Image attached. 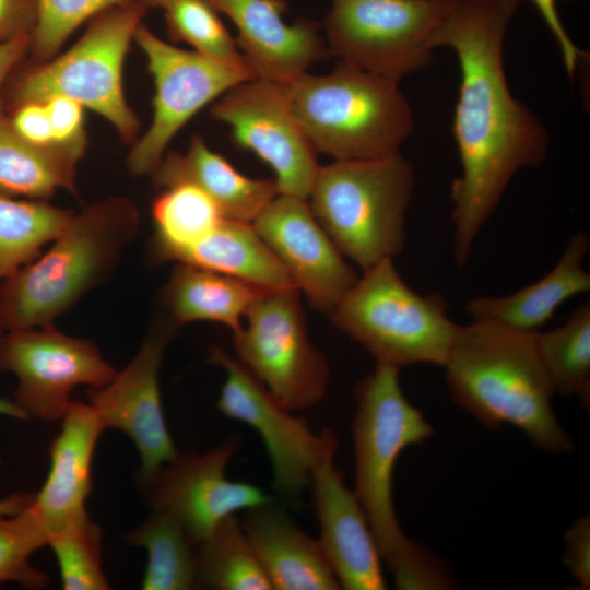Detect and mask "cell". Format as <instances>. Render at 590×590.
I'll list each match as a JSON object with an SVG mask.
<instances>
[{"label":"cell","instance_id":"cell-1","mask_svg":"<svg viewBox=\"0 0 590 590\" xmlns=\"http://www.w3.org/2000/svg\"><path fill=\"white\" fill-rule=\"evenodd\" d=\"M520 1L452 0L437 34V47H450L460 69L452 132L461 172L450 189L458 268L468 263L514 176L548 154L547 129L514 96L505 73V36Z\"/></svg>","mask_w":590,"mask_h":590},{"label":"cell","instance_id":"cell-2","mask_svg":"<svg viewBox=\"0 0 590 590\" xmlns=\"http://www.w3.org/2000/svg\"><path fill=\"white\" fill-rule=\"evenodd\" d=\"M354 398L353 492L367 516L381 559L398 589H451L455 582L448 568L424 545L405 536L393 505L396 462L405 448L433 436V426L404 396L394 366L376 363L356 384Z\"/></svg>","mask_w":590,"mask_h":590},{"label":"cell","instance_id":"cell-3","mask_svg":"<svg viewBox=\"0 0 590 590\" xmlns=\"http://www.w3.org/2000/svg\"><path fill=\"white\" fill-rule=\"evenodd\" d=\"M538 331L487 320L460 326L444 364L452 401L488 429L508 424L539 449L566 453L574 442L553 408Z\"/></svg>","mask_w":590,"mask_h":590},{"label":"cell","instance_id":"cell-4","mask_svg":"<svg viewBox=\"0 0 590 590\" xmlns=\"http://www.w3.org/2000/svg\"><path fill=\"white\" fill-rule=\"evenodd\" d=\"M137 210L108 199L73 215L39 253L0 285V322L5 331L45 327L104 283L135 237Z\"/></svg>","mask_w":590,"mask_h":590},{"label":"cell","instance_id":"cell-5","mask_svg":"<svg viewBox=\"0 0 590 590\" xmlns=\"http://www.w3.org/2000/svg\"><path fill=\"white\" fill-rule=\"evenodd\" d=\"M287 88L312 149L334 161L398 154L414 128L399 81L342 61L327 74L306 71Z\"/></svg>","mask_w":590,"mask_h":590},{"label":"cell","instance_id":"cell-6","mask_svg":"<svg viewBox=\"0 0 590 590\" xmlns=\"http://www.w3.org/2000/svg\"><path fill=\"white\" fill-rule=\"evenodd\" d=\"M414 184L401 153L333 161L319 167L308 203L341 253L365 271L403 250Z\"/></svg>","mask_w":590,"mask_h":590},{"label":"cell","instance_id":"cell-7","mask_svg":"<svg viewBox=\"0 0 590 590\" xmlns=\"http://www.w3.org/2000/svg\"><path fill=\"white\" fill-rule=\"evenodd\" d=\"M392 260L363 271L330 318L376 363L399 369L420 363L444 366L460 326L448 317L442 295L416 293Z\"/></svg>","mask_w":590,"mask_h":590},{"label":"cell","instance_id":"cell-8","mask_svg":"<svg viewBox=\"0 0 590 590\" xmlns=\"http://www.w3.org/2000/svg\"><path fill=\"white\" fill-rule=\"evenodd\" d=\"M149 8L137 0L93 17L72 48L23 78L19 104L64 95L104 117L126 141L133 140L139 120L123 95L122 66Z\"/></svg>","mask_w":590,"mask_h":590},{"label":"cell","instance_id":"cell-9","mask_svg":"<svg viewBox=\"0 0 590 590\" xmlns=\"http://www.w3.org/2000/svg\"><path fill=\"white\" fill-rule=\"evenodd\" d=\"M328 52L358 69L400 80L426 66L452 0H329Z\"/></svg>","mask_w":590,"mask_h":590},{"label":"cell","instance_id":"cell-10","mask_svg":"<svg viewBox=\"0 0 590 590\" xmlns=\"http://www.w3.org/2000/svg\"><path fill=\"white\" fill-rule=\"evenodd\" d=\"M245 318L234 333L237 359L291 411L318 404L330 369L309 339L299 291H264Z\"/></svg>","mask_w":590,"mask_h":590},{"label":"cell","instance_id":"cell-11","mask_svg":"<svg viewBox=\"0 0 590 590\" xmlns=\"http://www.w3.org/2000/svg\"><path fill=\"white\" fill-rule=\"evenodd\" d=\"M209 361L226 373L217 410L257 430L272 464L275 491L295 502L309 486L324 453L339 445L337 436L328 428L315 434L303 417L293 415L239 359L220 346L210 349Z\"/></svg>","mask_w":590,"mask_h":590},{"label":"cell","instance_id":"cell-12","mask_svg":"<svg viewBox=\"0 0 590 590\" xmlns=\"http://www.w3.org/2000/svg\"><path fill=\"white\" fill-rule=\"evenodd\" d=\"M134 39L146 56L155 84L152 123L128 157L130 170L142 175L152 173L172 139L200 109L256 74L250 69L175 47L143 23Z\"/></svg>","mask_w":590,"mask_h":590},{"label":"cell","instance_id":"cell-13","mask_svg":"<svg viewBox=\"0 0 590 590\" xmlns=\"http://www.w3.org/2000/svg\"><path fill=\"white\" fill-rule=\"evenodd\" d=\"M211 116L231 128L233 141L274 173L280 194L308 199L320 165L292 106L286 83L245 80L221 95Z\"/></svg>","mask_w":590,"mask_h":590},{"label":"cell","instance_id":"cell-14","mask_svg":"<svg viewBox=\"0 0 590 590\" xmlns=\"http://www.w3.org/2000/svg\"><path fill=\"white\" fill-rule=\"evenodd\" d=\"M0 371L16 377L13 401L27 417L50 422L64 415L74 388H101L116 374L92 341L67 335L52 324L7 331Z\"/></svg>","mask_w":590,"mask_h":590},{"label":"cell","instance_id":"cell-15","mask_svg":"<svg viewBox=\"0 0 590 590\" xmlns=\"http://www.w3.org/2000/svg\"><path fill=\"white\" fill-rule=\"evenodd\" d=\"M240 446L237 435L203 453H186L146 476L138 488L151 510L170 515L199 544L225 517L271 500L260 487L226 477Z\"/></svg>","mask_w":590,"mask_h":590},{"label":"cell","instance_id":"cell-16","mask_svg":"<svg viewBox=\"0 0 590 590\" xmlns=\"http://www.w3.org/2000/svg\"><path fill=\"white\" fill-rule=\"evenodd\" d=\"M175 330L167 319L154 323L129 364L105 386L87 391L104 429L120 430L133 441L141 459L137 476L151 474L179 455L166 425L158 384Z\"/></svg>","mask_w":590,"mask_h":590},{"label":"cell","instance_id":"cell-17","mask_svg":"<svg viewBox=\"0 0 590 590\" xmlns=\"http://www.w3.org/2000/svg\"><path fill=\"white\" fill-rule=\"evenodd\" d=\"M251 224L316 308L330 312L358 279L307 199L279 193Z\"/></svg>","mask_w":590,"mask_h":590},{"label":"cell","instance_id":"cell-18","mask_svg":"<svg viewBox=\"0 0 590 590\" xmlns=\"http://www.w3.org/2000/svg\"><path fill=\"white\" fill-rule=\"evenodd\" d=\"M338 446L324 453L311 473L318 541L341 589L385 590L381 556L367 516L334 464Z\"/></svg>","mask_w":590,"mask_h":590},{"label":"cell","instance_id":"cell-19","mask_svg":"<svg viewBox=\"0 0 590 590\" xmlns=\"http://www.w3.org/2000/svg\"><path fill=\"white\" fill-rule=\"evenodd\" d=\"M237 30L235 38L256 76L290 83L329 56L316 21H284L286 0H206Z\"/></svg>","mask_w":590,"mask_h":590},{"label":"cell","instance_id":"cell-20","mask_svg":"<svg viewBox=\"0 0 590 590\" xmlns=\"http://www.w3.org/2000/svg\"><path fill=\"white\" fill-rule=\"evenodd\" d=\"M104 427L90 403L71 401L50 445V465L31 508L50 535L88 518L92 463Z\"/></svg>","mask_w":590,"mask_h":590},{"label":"cell","instance_id":"cell-21","mask_svg":"<svg viewBox=\"0 0 590 590\" xmlns=\"http://www.w3.org/2000/svg\"><path fill=\"white\" fill-rule=\"evenodd\" d=\"M240 522L272 589H341L319 541L273 499L247 509Z\"/></svg>","mask_w":590,"mask_h":590},{"label":"cell","instance_id":"cell-22","mask_svg":"<svg viewBox=\"0 0 590 590\" xmlns=\"http://www.w3.org/2000/svg\"><path fill=\"white\" fill-rule=\"evenodd\" d=\"M589 235L575 233L557 263L536 282L507 296H475L464 309L471 320H487L524 331H539L567 299L589 293L590 274L583 260Z\"/></svg>","mask_w":590,"mask_h":590},{"label":"cell","instance_id":"cell-23","mask_svg":"<svg viewBox=\"0 0 590 590\" xmlns=\"http://www.w3.org/2000/svg\"><path fill=\"white\" fill-rule=\"evenodd\" d=\"M156 186L190 184L208 194L225 219L251 223L279 194L274 178H250L196 135L185 153L162 157L152 170Z\"/></svg>","mask_w":590,"mask_h":590},{"label":"cell","instance_id":"cell-24","mask_svg":"<svg viewBox=\"0 0 590 590\" xmlns=\"http://www.w3.org/2000/svg\"><path fill=\"white\" fill-rule=\"evenodd\" d=\"M264 291L229 275L178 262L162 297L169 314L167 320L176 328L212 321L227 326L235 333Z\"/></svg>","mask_w":590,"mask_h":590},{"label":"cell","instance_id":"cell-25","mask_svg":"<svg viewBox=\"0 0 590 590\" xmlns=\"http://www.w3.org/2000/svg\"><path fill=\"white\" fill-rule=\"evenodd\" d=\"M174 261L229 275L267 291L296 288L285 268L249 222L224 217Z\"/></svg>","mask_w":590,"mask_h":590},{"label":"cell","instance_id":"cell-26","mask_svg":"<svg viewBox=\"0 0 590 590\" xmlns=\"http://www.w3.org/2000/svg\"><path fill=\"white\" fill-rule=\"evenodd\" d=\"M74 157L34 145L0 116V194L46 200L57 189L75 191Z\"/></svg>","mask_w":590,"mask_h":590},{"label":"cell","instance_id":"cell-27","mask_svg":"<svg viewBox=\"0 0 590 590\" xmlns=\"http://www.w3.org/2000/svg\"><path fill=\"white\" fill-rule=\"evenodd\" d=\"M128 544L148 552L142 579L144 590L196 588L198 545L170 515L151 510L150 516L126 535Z\"/></svg>","mask_w":590,"mask_h":590},{"label":"cell","instance_id":"cell-28","mask_svg":"<svg viewBox=\"0 0 590 590\" xmlns=\"http://www.w3.org/2000/svg\"><path fill=\"white\" fill-rule=\"evenodd\" d=\"M196 588L273 590L235 514L222 519L198 544Z\"/></svg>","mask_w":590,"mask_h":590},{"label":"cell","instance_id":"cell-29","mask_svg":"<svg viewBox=\"0 0 590 590\" xmlns=\"http://www.w3.org/2000/svg\"><path fill=\"white\" fill-rule=\"evenodd\" d=\"M155 232L152 251L155 259L174 261L224 219L215 202L190 184L164 188L152 204Z\"/></svg>","mask_w":590,"mask_h":590},{"label":"cell","instance_id":"cell-30","mask_svg":"<svg viewBox=\"0 0 590 590\" xmlns=\"http://www.w3.org/2000/svg\"><path fill=\"white\" fill-rule=\"evenodd\" d=\"M73 212L45 200L0 194V285L39 256L70 223Z\"/></svg>","mask_w":590,"mask_h":590},{"label":"cell","instance_id":"cell-31","mask_svg":"<svg viewBox=\"0 0 590 590\" xmlns=\"http://www.w3.org/2000/svg\"><path fill=\"white\" fill-rule=\"evenodd\" d=\"M538 350L555 393L577 397L590 408V304L576 307L566 321L536 334Z\"/></svg>","mask_w":590,"mask_h":590},{"label":"cell","instance_id":"cell-32","mask_svg":"<svg viewBox=\"0 0 590 590\" xmlns=\"http://www.w3.org/2000/svg\"><path fill=\"white\" fill-rule=\"evenodd\" d=\"M162 9L172 38L187 43L204 57L253 72L219 12L206 0H169Z\"/></svg>","mask_w":590,"mask_h":590},{"label":"cell","instance_id":"cell-33","mask_svg":"<svg viewBox=\"0 0 590 590\" xmlns=\"http://www.w3.org/2000/svg\"><path fill=\"white\" fill-rule=\"evenodd\" d=\"M49 534L31 508L14 515L0 514V585L15 582L31 590L48 586L49 576L30 558L48 544Z\"/></svg>","mask_w":590,"mask_h":590},{"label":"cell","instance_id":"cell-34","mask_svg":"<svg viewBox=\"0 0 590 590\" xmlns=\"http://www.w3.org/2000/svg\"><path fill=\"white\" fill-rule=\"evenodd\" d=\"M102 529L88 518L50 535L63 590H106L102 567Z\"/></svg>","mask_w":590,"mask_h":590},{"label":"cell","instance_id":"cell-35","mask_svg":"<svg viewBox=\"0 0 590 590\" xmlns=\"http://www.w3.org/2000/svg\"><path fill=\"white\" fill-rule=\"evenodd\" d=\"M137 0H36L31 43L42 58L52 56L82 23Z\"/></svg>","mask_w":590,"mask_h":590},{"label":"cell","instance_id":"cell-36","mask_svg":"<svg viewBox=\"0 0 590 590\" xmlns=\"http://www.w3.org/2000/svg\"><path fill=\"white\" fill-rule=\"evenodd\" d=\"M49 117L55 146L79 158L85 148L84 107L64 95H51L43 101Z\"/></svg>","mask_w":590,"mask_h":590},{"label":"cell","instance_id":"cell-37","mask_svg":"<svg viewBox=\"0 0 590 590\" xmlns=\"http://www.w3.org/2000/svg\"><path fill=\"white\" fill-rule=\"evenodd\" d=\"M563 562L578 589L590 588V517L578 518L564 536Z\"/></svg>","mask_w":590,"mask_h":590},{"label":"cell","instance_id":"cell-38","mask_svg":"<svg viewBox=\"0 0 590 590\" xmlns=\"http://www.w3.org/2000/svg\"><path fill=\"white\" fill-rule=\"evenodd\" d=\"M10 123L25 141L37 146L60 151L54 144L49 117L43 102L19 104Z\"/></svg>","mask_w":590,"mask_h":590},{"label":"cell","instance_id":"cell-39","mask_svg":"<svg viewBox=\"0 0 590 590\" xmlns=\"http://www.w3.org/2000/svg\"><path fill=\"white\" fill-rule=\"evenodd\" d=\"M530 1L556 40L566 72L569 76H573L580 60L583 58V52L574 44L560 20L556 7L557 0Z\"/></svg>","mask_w":590,"mask_h":590},{"label":"cell","instance_id":"cell-40","mask_svg":"<svg viewBox=\"0 0 590 590\" xmlns=\"http://www.w3.org/2000/svg\"><path fill=\"white\" fill-rule=\"evenodd\" d=\"M36 0H0V43L33 31Z\"/></svg>","mask_w":590,"mask_h":590},{"label":"cell","instance_id":"cell-41","mask_svg":"<svg viewBox=\"0 0 590 590\" xmlns=\"http://www.w3.org/2000/svg\"><path fill=\"white\" fill-rule=\"evenodd\" d=\"M31 34H23L0 43V90L11 69L20 60L28 45Z\"/></svg>","mask_w":590,"mask_h":590},{"label":"cell","instance_id":"cell-42","mask_svg":"<svg viewBox=\"0 0 590 590\" xmlns=\"http://www.w3.org/2000/svg\"><path fill=\"white\" fill-rule=\"evenodd\" d=\"M35 493L15 492L0 498V514L14 515L25 509L34 499Z\"/></svg>","mask_w":590,"mask_h":590},{"label":"cell","instance_id":"cell-43","mask_svg":"<svg viewBox=\"0 0 590 590\" xmlns=\"http://www.w3.org/2000/svg\"><path fill=\"white\" fill-rule=\"evenodd\" d=\"M0 415L22 421L28 420L25 412L14 401L3 398H0ZM1 464L2 461L0 460Z\"/></svg>","mask_w":590,"mask_h":590},{"label":"cell","instance_id":"cell-44","mask_svg":"<svg viewBox=\"0 0 590 590\" xmlns=\"http://www.w3.org/2000/svg\"><path fill=\"white\" fill-rule=\"evenodd\" d=\"M149 7L163 8L169 0H143Z\"/></svg>","mask_w":590,"mask_h":590},{"label":"cell","instance_id":"cell-45","mask_svg":"<svg viewBox=\"0 0 590 590\" xmlns=\"http://www.w3.org/2000/svg\"><path fill=\"white\" fill-rule=\"evenodd\" d=\"M5 332L7 331L4 330V328L2 327V324L0 322V344L2 342V339H3L4 334H5Z\"/></svg>","mask_w":590,"mask_h":590}]
</instances>
